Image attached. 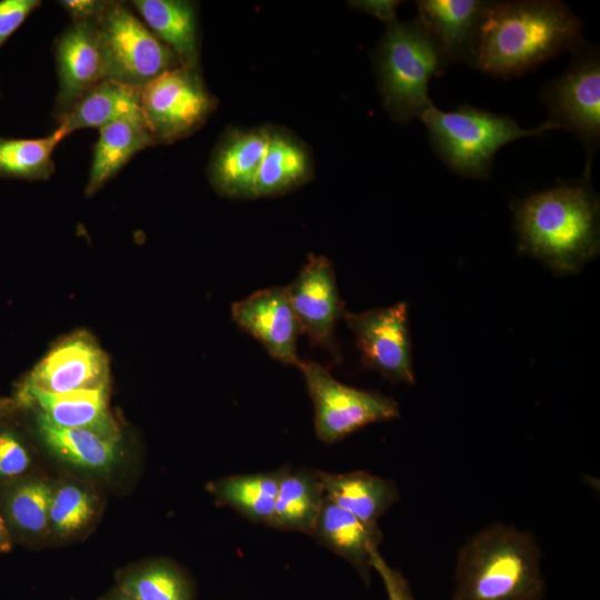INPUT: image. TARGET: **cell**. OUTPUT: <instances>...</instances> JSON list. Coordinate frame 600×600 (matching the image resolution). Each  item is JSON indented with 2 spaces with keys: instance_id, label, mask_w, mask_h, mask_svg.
Instances as JSON below:
<instances>
[{
  "instance_id": "6da1fadb",
  "label": "cell",
  "mask_w": 600,
  "mask_h": 600,
  "mask_svg": "<svg viewBox=\"0 0 600 600\" xmlns=\"http://www.w3.org/2000/svg\"><path fill=\"white\" fill-rule=\"evenodd\" d=\"M583 22L556 0L489 1L476 68L509 79L586 41Z\"/></svg>"
},
{
  "instance_id": "7a4b0ae2",
  "label": "cell",
  "mask_w": 600,
  "mask_h": 600,
  "mask_svg": "<svg viewBox=\"0 0 600 600\" xmlns=\"http://www.w3.org/2000/svg\"><path fill=\"white\" fill-rule=\"evenodd\" d=\"M512 210L521 250L557 270L576 271L599 251V199L590 174L517 200Z\"/></svg>"
},
{
  "instance_id": "3957f363",
  "label": "cell",
  "mask_w": 600,
  "mask_h": 600,
  "mask_svg": "<svg viewBox=\"0 0 600 600\" xmlns=\"http://www.w3.org/2000/svg\"><path fill=\"white\" fill-rule=\"evenodd\" d=\"M540 557L530 533L511 526H490L460 550L452 599L541 600Z\"/></svg>"
},
{
  "instance_id": "277c9868",
  "label": "cell",
  "mask_w": 600,
  "mask_h": 600,
  "mask_svg": "<svg viewBox=\"0 0 600 600\" xmlns=\"http://www.w3.org/2000/svg\"><path fill=\"white\" fill-rule=\"evenodd\" d=\"M449 64L440 43L418 17L387 23L373 51V66L382 104L391 119L400 123L421 120L434 106L429 82L442 76Z\"/></svg>"
},
{
  "instance_id": "5b68a950",
  "label": "cell",
  "mask_w": 600,
  "mask_h": 600,
  "mask_svg": "<svg viewBox=\"0 0 600 600\" xmlns=\"http://www.w3.org/2000/svg\"><path fill=\"white\" fill-rule=\"evenodd\" d=\"M434 153L454 173L487 179L499 149L526 137H538L557 127L546 121L523 129L512 118L460 104L452 111L433 106L421 118Z\"/></svg>"
},
{
  "instance_id": "8992f818",
  "label": "cell",
  "mask_w": 600,
  "mask_h": 600,
  "mask_svg": "<svg viewBox=\"0 0 600 600\" xmlns=\"http://www.w3.org/2000/svg\"><path fill=\"white\" fill-rule=\"evenodd\" d=\"M98 28L107 80L140 89L162 73L181 67L176 53L124 1L109 0L98 19Z\"/></svg>"
},
{
  "instance_id": "52a82bcc",
  "label": "cell",
  "mask_w": 600,
  "mask_h": 600,
  "mask_svg": "<svg viewBox=\"0 0 600 600\" xmlns=\"http://www.w3.org/2000/svg\"><path fill=\"white\" fill-rule=\"evenodd\" d=\"M217 106L218 99L196 69L174 68L140 88L141 116L156 146L190 137Z\"/></svg>"
},
{
  "instance_id": "ba28073f",
  "label": "cell",
  "mask_w": 600,
  "mask_h": 600,
  "mask_svg": "<svg viewBox=\"0 0 600 600\" xmlns=\"http://www.w3.org/2000/svg\"><path fill=\"white\" fill-rule=\"evenodd\" d=\"M572 54L566 71L542 88L541 101L548 121L574 134L583 146V173L590 174L600 143V56L598 47L587 42Z\"/></svg>"
},
{
  "instance_id": "9c48e42d",
  "label": "cell",
  "mask_w": 600,
  "mask_h": 600,
  "mask_svg": "<svg viewBox=\"0 0 600 600\" xmlns=\"http://www.w3.org/2000/svg\"><path fill=\"white\" fill-rule=\"evenodd\" d=\"M308 393L314 407L317 437L324 443L337 442L373 422L399 418V404L390 397L346 386L321 364L300 361Z\"/></svg>"
},
{
  "instance_id": "30bf717a",
  "label": "cell",
  "mask_w": 600,
  "mask_h": 600,
  "mask_svg": "<svg viewBox=\"0 0 600 600\" xmlns=\"http://www.w3.org/2000/svg\"><path fill=\"white\" fill-rule=\"evenodd\" d=\"M364 367L392 382L414 383L407 304L342 313Z\"/></svg>"
},
{
  "instance_id": "8fae6325",
  "label": "cell",
  "mask_w": 600,
  "mask_h": 600,
  "mask_svg": "<svg viewBox=\"0 0 600 600\" xmlns=\"http://www.w3.org/2000/svg\"><path fill=\"white\" fill-rule=\"evenodd\" d=\"M286 289L300 333L338 358L334 332L343 311L329 259L310 253L307 263Z\"/></svg>"
},
{
  "instance_id": "7c38bea8",
  "label": "cell",
  "mask_w": 600,
  "mask_h": 600,
  "mask_svg": "<svg viewBox=\"0 0 600 600\" xmlns=\"http://www.w3.org/2000/svg\"><path fill=\"white\" fill-rule=\"evenodd\" d=\"M58 91L53 117L57 123L94 84L106 80L98 20L71 22L52 47Z\"/></svg>"
},
{
  "instance_id": "4fadbf2b",
  "label": "cell",
  "mask_w": 600,
  "mask_h": 600,
  "mask_svg": "<svg viewBox=\"0 0 600 600\" xmlns=\"http://www.w3.org/2000/svg\"><path fill=\"white\" fill-rule=\"evenodd\" d=\"M21 382L53 393L108 384L109 360L91 334L78 331L53 346Z\"/></svg>"
},
{
  "instance_id": "5bb4252c",
  "label": "cell",
  "mask_w": 600,
  "mask_h": 600,
  "mask_svg": "<svg viewBox=\"0 0 600 600\" xmlns=\"http://www.w3.org/2000/svg\"><path fill=\"white\" fill-rule=\"evenodd\" d=\"M234 322L256 338L276 360L298 366L299 324L286 287H271L253 292L231 307Z\"/></svg>"
},
{
  "instance_id": "9a60e30c",
  "label": "cell",
  "mask_w": 600,
  "mask_h": 600,
  "mask_svg": "<svg viewBox=\"0 0 600 600\" xmlns=\"http://www.w3.org/2000/svg\"><path fill=\"white\" fill-rule=\"evenodd\" d=\"M16 409L33 410L50 423L120 436L109 410V383L62 393L42 391L20 383L13 398Z\"/></svg>"
},
{
  "instance_id": "2e32d148",
  "label": "cell",
  "mask_w": 600,
  "mask_h": 600,
  "mask_svg": "<svg viewBox=\"0 0 600 600\" xmlns=\"http://www.w3.org/2000/svg\"><path fill=\"white\" fill-rule=\"evenodd\" d=\"M269 138V127L228 128L207 168L212 188L223 197L254 199V188Z\"/></svg>"
},
{
  "instance_id": "e0dca14e",
  "label": "cell",
  "mask_w": 600,
  "mask_h": 600,
  "mask_svg": "<svg viewBox=\"0 0 600 600\" xmlns=\"http://www.w3.org/2000/svg\"><path fill=\"white\" fill-rule=\"evenodd\" d=\"M489 1L419 0L418 18L440 43L450 63L476 68Z\"/></svg>"
},
{
  "instance_id": "ac0fdd59",
  "label": "cell",
  "mask_w": 600,
  "mask_h": 600,
  "mask_svg": "<svg viewBox=\"0 0 600 600\" xmlns=\"http://www.w3.org/2000/svg\"><path fill=\"white\" fill-rule=\"evenodd\" d=\"M130 7L178 57L181 67L200 70L197 4L186 0H133Z\"/></svg>"
},
{
  "instance_id": "d6986e66",
  "label": "cell",
  "mask_w": 600,
  "mask_h": 600,
  "mask_svg": "<svg viewBox=\"0 0 600 600\" xmlns=\"http://www.w3.org/2000/svg\"><path fill=\"white\" fill-rule=\"evenodd\" d=\"M42 444L61 461L84 471H110L120 457V436L83 428L58 427L34 414Z\"/></svg>"
},
{
  "instance_id": "ffe728a7",
  "label": "cell",
  "mask_w": 600,
  "mask_h": 600,
  "mask_svg": "<svg viewBox=\"0 0 600 600\" xmlns=\"http://www.w3.org/2000/svg\"><path fill=\"white\" fill-rule=\"evenodd\" d=\"M311 536L346 559L369 582L371 551L378 549L382 539L377 524L364 523L324 496Z\"/></svg>"
},
{
  "instance_id": "44dd1931",
  "label": "cell",
  "mask_w": 600,
  "mask_h": 600,
  "mask_svg": "<svg viewBox=\"0 0 600 600\" xmlns=\"http://www.w3.org/2000/svg\"><path fill=\"white\" fill-rule=\"evenodd\" d=\"M312 176L313 161L308 146L286 129L269 127L254 197L284 194L309 182Z\"/></svg>"
},
{
  "instance_id": "7402d4cb",
  "label": "cell",
  "mask_w": 600,
  "mask_h": 600,
  "mask_svg": "<svg viewBox=\"0 0 600 600\" xmlns=\"http://www.w3.org/2000/svg\"><path fill=\"white\" fill-rule=\"evenodd\" d=\"M98 131L84 188L87 197L96 194L138 152L156 146L142 116L118 119Z\"/></svg>"
},
{
  "instance_id": "603a6c76",
  "label": "cell",
  "mask_w": 600,
  "mask_h": 600,
  "mask_svg": "<svg viewBox=\"0 0 600 600\" xmlns=\"http://www.w3.org/2000/svg\"><path fill=\"white\" fill-rule=\"evenodd\" d=\"M324 496L367 524L376 526L399 499L397 486L366 471L329 473L319 471Z\"/></svg>"
},
{
  "instance_id": "cb8c5ba5",
  "label": "cell",
  "mask_w": 600,
  "mask_h": 600,
  "mask_svg": "<svg viewBox=\"0 0 600 600\" xmlns=\"http://www.w3.org/2000/svg\"><path fill=\"white\" fill-rule=\"evenodd\" d=\"M52 490L47 480L31 474L0 486V513L12 541L31 542L48 533Z\"/></svg>"
},
{
  "instance_id": "d4e9b609",
  "label": "cell",
  "mask_w": 600,
  "mask_h": 600,
  "mask_svg": "<svg viewBox=\"0 0 600 600\" xmlns=\"http://www.w3.org/2000/svg\"><path fill=\"white\" fill-rule=\"evenodd\" d=\"M132 116H141L140 89L106 79L89 89L57 128L68 137L77 130L100 129Z\"/></svg>"
},
{
  "instance_id": "484cf974",
  "label": "cell",
  "mask_w": 600,
  "mask_h": 600,
  "mask_svg": "<svg viewBox=\"0 0 600 600\" xmlns=\"http://www.w3.org/2000/svg\"><path fill=\"white\" fill-rule=\"evenodd\" d=\"M324 498L319 470H288L280 481L269 526L312 533Z\"/></svg>"
},
{
  "instance_id": "4316f807",
  "label": "cell",
  "mask_w": 600,
  "mask_h": 600,
  "mask_svg": "<svg viewBox=\"0 0 600 600\" xmlns=\"http://www.w3.org/2000/svg\"><path fill=\"white\" fill-rule=\"evenodd\" d=\"M289 468L234 474L218 479L208 489L219 504L228 506L246 518L269 524L279 484Z\"/></svg>"
},
{
  "instance_id": "83f0119b",
  "label": "cell",
  "mask_w": 600,
  "mask_h": 600,
  "mask_svg": "<svg viewBox=\"0 0 600 600\" xmlns=\"http://www.w3.org/2000/svg\"><path fill=\"white\" fill-rule=\"evenodd\" d=\"M64 138L58 128L43 138L0 137V177L28 181L49 180L56 169L53 151Z\"/></svg>"
},
{
  "instance_id": "f1b7e54d",
  "label": "cell",
  "mask_w": 600,
  "mask_h": 600,
  "mask_svg": "<svg viewBox=\"0 0 600 600\" xmlns=\"http://www.w3.org/2000/svg\"><path fill=\"white\" fill-rule=\"evenodd\" d=\"M119 589L133 600H191V587L173 563L157 560L140 564L118 577Z\"/></svg>"
},
{
  "instance_id": "f546056e",
  "label": "cell",
  "mask_w": 600,
  "mask_h": 600,
  "mask_svg": "<svg viewBox=\"0 0 600 600\" xmlns=\"http://www.w3.org/2000/svg\"><path fill=\"white\" fill-rule=\"evenodd\" d=\"M96 497L77 483H63L52 490L49 524L59 537H70L88 527L97 514Z\"/></svg>"
},
{
  "instance_id": "4dcf8cb0",
  "label": "cell",
  "mask_w": 600,
  "mask_h": 600,
  "mask_svg": "<svg viewBox=\"0 0 600 600\" xmlns=\"http://www.w3.org/2000/svg\"><path fill=\"white\" fill-rule=\"evenodd\" d=\"M10 417L0 420V486L30 476L33 466L31 450Z\"/></svg>"
},
{
  "instance_id": "1f68e13d",
  "label": "cell",
  "mask_w": 600,
  "mask_h": 600,
  "mask_svg": "<svg viewBox=\"0 0 600 600\" xmlns=\"http://www.w3.org/2000/svg\"><path fill=\"white\" fill-rule=\"evenodd\" d=\"M39 7V0H0V49Z\"/></svg>"
},
{
  "instance_id": "d6a6232c",
  "label": "cell",
  "mask_w": 600,
  "mask_h": 600,
  "mask_svg": "<svg viewBox=\"0 0 600 600\" xmlns=\"http://www.w3.org/2000/svg\"><path fill=\"white\" fill-rule=\"evenodd\" d=\"M371 567L381 577L389 600H414L407 579L386 562L378 549L371 551Z\"/></svg>"
},
{
  "instance_id": "836d02e7",
  "label": "cell",
  "mask_w": 600,
  "mask_h": 600,
  "mask_svg": "<svg viewBox=\"0 0 600 600\" xmlns=\"http://www.w3.org/2000/svg\"><path fill=\"white\" fill-rule=\"evenodd\" d=\"M109 0H62L59 4L69 14L71 22L98 20Z\"/></svg>"
},
{
  "instance_id": "e575fe53",
  "label": "cell",
  "mask_w": 600,
  "mask_h": 600,
  "mask_svg": "<svg viewBox=\"0 0 600 600\" xmlns=\"http://www.w3.org/2000/svg\"><path fill=\"white\" fill-rule=\"evenodd\" d=\"M401 2L397 0H359L350 1L353 9L376 17L386 24L397 19V8Z\"/></svg>"
},
{
  "instance_id": "d590c367",
  "label": "cell",
  "mask_w": 600,
  "mask_h": 600,
  "mask_svg": "<svg viewBox=\"0 0 600 600\" xmlns=\"http://www.w3.org/2000/svg\"><path fill=\"white\" fill-rule=\"evenodd\" d=\"M12 542L9 530L0 513V554L9 552L12 548Z\"/></svg>"
},
{
  "instance_id": "8d00e7d4",
  "label": "cell",
  "mask_w": 600,
  "mask_h": 600,
  "mask_svg": "<svg viewBox=\"0 0 600 600\" xmlns=\"http://www.w3.org/2000/svg\"><path fill=\"white\" fill-rule=\"evenodd\" d=\"M16 411L13 399L0 398V420L12 416Z\"/></svg>"
},
{
  "instance_id": "74e56055",
  "label": "cell",
  "mask_w": 600,
  "mask_h": 600,
  "mask_svg": "<svg viewBox=\"0 0 600 600\" xmlns=\"http://www.w3.org/2000/svg\"><path fill=\"white\" fill-rule=\"evenodd\" d=\"M102 600H133V599L118 588L116 590H112Z\"/></svg>"
}]
</instances>
